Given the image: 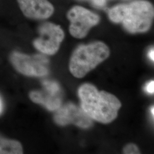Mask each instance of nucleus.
<instances>
[{"label": "nucleus", "instance_id": "obj_17", "mask_svg": "<svg viewBox=\"0 0 154 154\" xmlns=\"http://www.w3.org/2000/svg\"><path fill=\"white\" fill-rule=\"evenodd\" d=\"M151 113L152 114V116H154V107H152V109H151Z\"/></svg>", "mask_w": 154, "mask_h": 154}, {"label": "nucleus", "instance_id": "obj_3", "mask_svg": "<svg viewBox=\"0 0 154 154\" xmlns=\"http://www.w3.org/2000/svg\"><path fill=\"white\" fill-rule=\"evenodd\" d=\"M109 55V48L102 42L79 46L72 54L69 64L70 71L74 77L83 78L106 60Z\"/></svg>", "mask_w": 154, "mask_h": 154}, {"label": "nucleus", "instance_id": "obj_5", "mask_svg": "<svg viewBox=\"0 0 154 154\" xmlns=\"http://www.w3.org/2000/svg\"><path fill=\"white\" fill-rule=\"evenodd\" d=\"M39 37L33 41L34 48L45 55H54L59 49L65 34L60 26L45 22L38 29Z\"/></svg>", "mask_w": 154, "mask_h": 154}, {"label": "nucleus", "instance_id": "obj_10", "mask_svg": "<svg viewBox=\"0 0 154 154\" xmlns=\"http://www.w3.org/2000/svg\"><path fill=\"white\" fill-rule=\"evenodd\" d=\"M21 144L18 141L5 138L0 134V154H23Z\"/></svg>", "mask_w": 154, "mask_h": 154}, {"label": "nucleus", "instance_id": "obj_7", "mask_svg": "<svg viewBox=\"0 0 154 154\" xmlns=\"http://www.w3.org/2000/svg\"><path fill=\"white\" fill-rule=\"evenodd\" d=\"M54 121L62 126L74 124L84 128L92 126L91 118L83 110L72 103L65 105L58 110L54 116Z\"/></svg>", "mask_w": 154, "mask_h": 154}, {"label": "nucleus", "instance_id": "obj_11", "mask_svg": "<svg viewBox=\"0 0 154 154\" xmlns=\"http://www.w3.org/2000/svg\"><path fill=\"white\" fill-rule=\"evenodd\" d=\"M42 85L46 91L53 94H58L60 90L59 85L55 82L50 81H44Z\"/></svg>", "mask_w": 154, "mask_h": 154}, {"label": "nucleus", "instance_id": "obj_9", "mask_svg": "<svg viewBox=\"0 0 154 154\" xmlns=\"http://www.w3.org/2000/svg\"><path fill=\"white\" fill-rule=\"evenodd\" d=\"M29 97L33 102L44 106L50 111L58 110L61 106V98L58 94L50 93L46 91H33L29 94Z\"/></svg>", "mask_w": 154, "mask_h": 154}, {"label": "nucleus", "instance_id": "obj_6", "mask_svg": "<svg viewBox=\"0 0 154 154\" xmlns=\"http://www.w3.org/2000/svg\"><path fill=\"white\" fill-rule=\"evenodd\" d=\"M67 18L70 22V33L75 38L85 37L90 29L99 22V16L79 6H75L68 11Z\"/></svg>", "mask_w": 154, "mask_h": 154}, {"label": "nucleus", "instance_id": "obj_16", "mask_svg": "<svg viewBox=\"0 0 154 154\" xmlns=\"http://www.w3.org/2000/svg\"><path fill=\"white\" fill-rule=\"evenodd\" d=\"M149 58L151 59V60L154 61V49L152 48V49L150 50V51H149Z\"/></svg>", "mask_w": 154, "mask_h": 154}, {"label": "nucleus", "instance_id": "obj_15", "mask_svg": "<svg viewBox=\"0 0 154 154\" xmlns=\"http://www.w3.org/2000/svg\"><path fill=\"white\" fill-rule=\"evenodd\" d=\"M4 110V103L1 96L0 95V116L2 114Z\"/></svg>", "mask_w": 154, "mask_h": 154}, {"label": "nucleus", "instance_id": "obj_14", "mask_svg": "<svg viewBox=\"0 0 154 154\" xmlns=\"http://www.w3.org/2000/svg\"><path fill=\"white\" fill-rule=\"evenodd\" d=\"M94 5L98 7H102L105 5L106 0H88Z\"/></svg>", "mask_w": 154, "mask_h": 154}, {"label": "nucleus", "instance_id": "obj_4", "mask_svg": "<svg viewBox=\"0 0 154 154\" xmlns=\"http://www.w3.org/2000/svg\"><path fill=\"white\" fill-rule=\"evenodd\" d=\"M9 61L20 74L30 77H44L49 73L48 58L42 54L28 55L18 51H12Z\"/></svg>", "mask_w": 154, "mask_h": 154}, {"label": "nucleus", "instance_id": "obj_1", "mask_svg": "<svg viewBox=\"0 0 154 154\" xmlns=\"http://www.w3.org/2000/svg\"><path fill=\"white\" fill-rule=\"evenodd\" d=\"M82 110L95 121L103 123L113 121L118 116L121 103L116 96L99 91L93 85L85 83L78 90Z\"/></svg>", "mask_w": 154, "mask_h": 154}, {"label": "nucleus", "instance_id": "obj_2", "mask_svg": "<svg viewBox=\"0 0 154 154\" xmlns=\"http://www.w3.org/2000/svg\"><path fill=\"white\" fill-rule=\"evenodd\" d=\"M153 5L147 1L137 0L113 7L109 11L110 20L121 23L128 32L144 33L151 28L154 18Z\"/></svg>", "mask_w": 154, "mask_h": 154}, {"label": "nucleus", "instance_id": "obj_13", "mask_svg": "<svg viewBox=\"0 0 154 154\" xmlns=\"http://www.w3.org/2000/svg\"><path fill=\"white\" fill-rule=\"evenodd\" d=\"M145 90L149 94H153L154 91V81H151L147 83Z\"/></svg>", "mask_w": 154, "mask_h": 154}, {"label": "nucleus", "instance_id": "obj_8", "mask_svg": "<svg viewBox=\"0 0 154 154\" xmlns=\"http://www.w3.org/2000/svg\"><path fill=\"white\" fill-rule=\"evenodd\" d=\"M23 14L28 18L43 20L53 15L54 8L48 0H17Z\"/></svg>", "mask_w": 154, "mask_h": 154}, {"label": "nucleus", "instance_id": "obj_12", "mask_svg": "<svg viewBox=\"0 0 154 154\" xmlns=\"http://www.w3.org/2000/svg\"><path fill=\"white\" fill-rule=\"evenodd\" d=\"M123 152L126 154H140L138 147L134 144H130L127 145L124 148Z\"/></svg>", "mask_w": 154, "mask_h": 154}]
</instances>
